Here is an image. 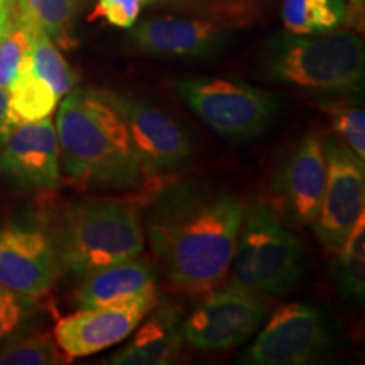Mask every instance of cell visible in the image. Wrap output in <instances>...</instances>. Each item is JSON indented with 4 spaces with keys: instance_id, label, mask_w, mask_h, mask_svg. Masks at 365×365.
I'll use <instances>...</instances> for the list:
<instances>
[{
    "instance_id": "cell-29",
    "label": "cell",
    "mask_w": 365,
    "mask_h": 365,
    "mask_svg": "<svg viewBox=\"0 0 365 365\" xmlns=\"http://www.w3.org/2000/svg\"><path fill=\"white\" fill-rule=\"evenodd\" d=\"M14 17H16V4L0 2V39L6 36L9 27L12 26Z\"/></svg>"
},
{
    "instance_id": "cell-18",
    "label": "cell",
    "mask_w": 365,
    "mask_h": 365,
    "mask_svg": "<svg viewBox=\"0 0 365 365\" xmlns=\"http://www.w3.org/2000/svg\"><path fill=\"white\" fill-rule=\"evenodd\" d=\"M9 118L12 127L49 117L58 107L59 97L51 86L36 75L29 51L22 58L19 70L9 86Z\"/></svg>"
},
{
    "instance_id": "cell-3",
    "label": "cell",
    "mask_w": 365,
    "mask_h": 365,
    "mask_svg": "<svg viewBox=\"0 0 365 365\" xmlns=\"http://www.w3.org/2000/svg\"><path fill=\"white\" fill-rule=\"evenodd\" d=\"M364 41L352 31L317 38L277 34L262 46V78L322 93L357 95L364 83Z\"/></svg>"
},
{
    "instance_id": "cell-2",
    "label": "cell",
    "mask_w": 365,
    "mask_h": 365,
    "mask_svg": "<svg viewBox=\"0 0 365 365\" xmlns=\"http://www.w3.org/2000/svg\"><path fill=\"white\" fill-rule=\"evenodd\" d=\"M54 129L59 164L70 180L108 190H134L148 181L125 122L105 90L68 91Z\"/></svg>"
},
{
    "instance_id": "cell-1",
    "label": "cell",
    "mask_w": 365,
    "mask_h": 365,
    "mask_svg": "<svg viewBox=\"0 0 365 365\" xmlns=\"http://www.w3.org/2000/svg\"><path fill=\"white\" fill-rule=\"evenodd\" d=\"M244 213L237 196L203 182H175L158 193L145 232L168 279L193 294L220 286L232 267Z\"/></svg>"
},
{
    "instance_id": "cell-26",
    "label": "cell",
    "mask_w": 365,
    "mask_h": 365,
    "mask_svg": "<svg viewBox=\"0 0 365 365\" xmlns=\"http://www.w3.org/2000/svg\"><path fill=\"white\" fill-rule=\"evenodd\" d=\"M29 33L24 26L14 17L12 26L0 39V86L9 90V86L16 78L22 58L29 51Z\"/></svg>"
},
{
    "instance_id": "cell-30",
    "label": "cell",
    "mask_w": 365,
    "mask_h": 365,
    "mask_svg": "<svg viewBox=\"0 0 365 365\" xmlns=\"http://www.w3.org/2000/svg\"><path fill=\"white\" fill-rule=\"evenodd\" d=\"M362 11H364V0H350L349 14L352 12L355 17H357V16L362 17Z\"/></svg>"
},
{
    "instance_id": "cell-7",
    "label": "cell",
    "mask_w": 365,
    "mask_h": 365,
    "mask_svg": "<svg viewBox=\"0 0 365 365\" xmlns=\"http://www.w3.org/2000/svg\"><path fill=\"white\" fill-rule=\"evenodd\" d=\"M269 312L267 296L232 281L208 291L181 322L182 339L200 350H228L247 341Z\"/></svg>"
},
{
    "instance_id": "cell-15",
    "label": "cell",
    "mask_w": 365,
    "mask_h": 365,
    "mask_svg": "<svg viewBox=\"0 0 365 365\" xmlns=\"http://www.w3.org/2000/svg\"><path fill=\"white\" fill-rule=\"evenodd\" d=\"M0 176L26 191L56 188L61 181V164L51 118L14 127L0 149Z\"/></svg>"
},
{
    "instance_id": "cell-11",
    "label": "cell",
    "mask_w": 365,
    "mask_h": 365,
    "mask_svg": "<svg viewBox=\"0 0 365 365\" xmlns=\"http://www.w3.org/2000/svg\"><path fill=\"white\" fill-rule=\"evenodd\" d=\"M156 304L158 287H154L117 303L80 308L58 319L53 336L70 360L88 357L129 339Z\"/></svg>"
},
{
    "instance_id": "cell-25",
    "label": "cell",
    "mask_w": 365,
    "mask_h": 365,
    "mask_svg": "<svg viewBox=\"0 0 365 365\" xmlns=\"http://www.w3.org/2000/svg\"><path fill=\"white\" fill-rule=\"evenodd\" d=\"M325 112L331 120L335 134L360 159L365 161V113L359 105L333 102L325 105Z\"/></svg>"
},
{
    "instance_id": "cell-23",
    "label": "cell",
    "mask_w": 365,
    "mask_h": 365,
    "mask_svg": "<svg viewBox=\"0 0 365 365\" xmlns=\"http://www.w3.org/2000/svg\"><path fill=\"white\" fill-rule=\"evenodd\" d=\"M70 357L49 333H24L0 346V365H59Z\"/></svg>"
},
{
    "instance_id": "cell-22",
    "label": "cell",
    "mask_w": 365,
    "mask_h": 365,
    "mask_svg": "<svg viewBox=\"0 0 365 365\" xmlns=\"http://www.w3.org/2000/svg\"><path fill=\"white\" fill-rule=\"evenodd\" d=\"M21 24L29 33V56L36 75H39L46 83L51 86L59 98L65 97L76 83V76L71 66L68 65V61L58 49V46L54 44V41L43 29L24 24V22H21Z\"/></svg>"
},
{
    "instance_id": "cell-16",
    "label": "cell",
    "mask_w": 365,
    "mask_h": 365,
    "mask_svg": "<svg viewBox=\"0 0 365 365\" xmlns=\"http://www.w3.org/2000/svg\"><path fill=\"white\" fill-rule=\"evenodd\" d=\"M181 322L173 308H153L130 333L125 346L107 360L113 365H168L176 362L182 349Z\"/></svg>"
},
{
    "instance_id": "cell-27",
    "label": "cell",
    "mask_w": 365,
    "mask_h": 365,
    "mask_svg": "<svg viewBox=\"0 0 365 365\" xmlns=\"http://www.w3.org/2000/svg\"><path fill=\"white\" fill-rule=\"evenodd\" d=\"M143 6L144 0H97L91 19L100 17L115 27L130 29L139 19Z\"/></svg>"
},
{
    "instance_id": "cell-4",
    "label": "cell",
    "mask_w": 365,
    "mask_h": 365,
    "mask_svg": "<svg viewBox=\"0 0 365 365\" xmlns=\"http://www.w3.org/2000/svg\"><path fill=\"white\" fill-rule=\"evenodd\" d=\"M49 235L61 271L76 277L129 261L144 250V230L135 210L110 200L71 205Z\"/></svg>"
},
{
    "instance_id": "cell-13",
    "label": "cell",
    "mask_w": 365,
    "mask_h": 365,
    "mask_svg": "<svg viewBox=\"0 0 365 365\" xmlns=\"http://www.w3.org/2000/svg\"><path fill=\"white\" fill-rule=\"evenodd\" d=\"M61 272L48 230L24 223L0 227V286L41 298Z\"/></svg>"
},
{
    "instance_id": "cell-17",
    "label": "cell",
    "mask_w": 365,
    "mask_h": 365,
    "mask_svg": "<svg viewBox=\"0 0 365 365\" xmlns=\"http://www.w3.org/2000/svg\"><path fill=\"white\" fill-rule=\"evenodd\" d=\"M154 287H158V269L149 257L139 254L83 276L75 289V301L80 308L100 307L129 299Z\"/></svg>"
},
{
    "instance_id": "cell-21",
    "label": "cell",
    "mask_w": 365,
    "mask_h": 365,
    "mask_svg": "<svg viewBox=\"0 0 365 365\" xmlns=\"http://www.w3.org/2000/svg\"><path fill=\"white\" fill-rule=\"evenodd\" d=\"M333 276L345 299L362 303L365 294V222L364 213L335 254Z\"/></svg>"
},
{
    "instance_id": "cell-14",
    "label": "cell",
    "mask_w": 365,
    "mask_h": 365,
    "mask_svg": "<svg viewBox=\"0 0 365 365\" xmlns=\"http://www.w3.org/2000/svg\"><path fill=\"white\" fill-rule=\"evenodd\" d=\"M130 46L163 59H200L220 53L230 41V26L205 17L161 16L130 27Z\"/></svg>"
},
{
    "instance_id": "cell-5",
    "label": "cell",
    "mask_w": 365,
    "mask_h": 365,
    "mask_svg": "<svg viewBox=\"0 0 365 365\" xmlns=\"http://www.w3.org/2000/svg\"><path fill=\"white\" fill-rule=\"evenodd\" d=\"M232 267L239 284L266 296H286L303 281L308 255L271 205L254 203L245 208Z\"/></svg>"
},
{
    "instance_id": "cell-20",
    "label": "cell",
    "mask_w": 365,
    "mask_h": 365,
    "mask_svg": "<svg viewBox=\"0 0 365 365\" xmlns=\"http://www.w3.org/2000/svg\"><path fill=\"white\" fill-rule=\"evenodd\" d=\"M76 0H16V17L21 22L43 29L61 48L75 46L73 24Z\"/></svg>"
},
{
    "instance_id": "cell-9",
    "label": "cell",
    "mask_w": 365,
    "mask_h": 365,
    "mask_svg": "<svg viewBox=\"0 0 365 365\" xmlns=\"http://www.w3.org/2000/svg\"><path fill=\"white\" fill-rule=\"evenodd\" d=\"M105 93L125 122L145 180H166L188 168L193 144L175 118L140 98Z\"/></svg>"
},
{
    "instance_id": "cell-6",
    "label": "cell",
    "mask_w": 365,
    "mask_h": 365,
    "mask_svg": "<svg viewBox=\"0 0 365 365\" xmlns=\"http://www.w3.org/2000/svg\"><path fill=\"white\" fill-rule=\"evenodd\" d=\"M175 90L181 102L213 132L228 140L261 135L279 110L271 91L242 81L222 78H182Z\"/></svg>"
},
{
    "instance_id": "cell-24",
    "label": "cell",
    "mask_w": 365,
    "mask_h": 365,
    "mask_svg": "<svg viewBox=\"0 0 365 365\" xmlns=\"http://www.w3.org/2000/svg\"><path fill=\"white\" fill-rule=\"evenodd\" d=\"M38 299L0 286V346L29 333L41 314Z\"/></svg>"
},
{
    "instance_id": "cell-31",
    "label": "cell",
    "mask_w": 365,
    "mask_h": 365,
    "mask_svg": "<svg viewBox=\"0 0 365 365\" xmlns=\"http://www.w3.org/2000/svg\"><path fill=\"white\" fill-rule=\"evenodd\" d=\"M158 2H163V0H144V4H158Z\"/></svg>"
},
{
    "instance_id": "cell-12",
    "label": "cell",
    "mask_w": 365,
    "mask_h": 365,
    "mask_svg": "<svg viewBox=\"0 0 365 365\" xmlns=\"http://www.w3.org/2000/svg\"><path fill=\"white\" fill-rule=\"evenodd\" d=\"M325 185L323 135L309 132L287 150L274 173L271 207L296 225H309L319 213Z\"/></svg>"
},
{
    "instance_id": "cell-32",
    "label": "cell",
    "mask_w": 365,
    "mask_h": 365,
    "mask_svg": "<svg viewBox=\"0 0 365 365\" xmlns=\"http://www.w3.org/2000/svg\"><path fill=\"white\" fill-rule=\"evenodd\" d=\"M0 2H12V4H16V0H0Z\"/></svg>"
},
{
    "instance_id": "cell-28",
    "label": "cell",
    "mask_w": 365,
    "mask_h": 365,
    "mask_svg": "<svg viewBox=\"0 0 365 365\" xmlns=\"http://www.w3.org/2000/svg\"><path fill=\"white\" fill-rule=\"evenodd\" d=\"M11 118H9V93L6 88L0 86V149L12 132Z\"/></svg>"
},
{
    "instance_id": "cell-19",
    "label": "cell",
    "mask_w": 365,
    "mask_h": 365,
    "mask_svg": "<svg viewBox=\"0 0 365 365\" xmlns=\"http://www.w3.org/2000/svg\"><path fill=\"white\" fill-rule=\"evenodd\" d=\"M349 19L345 0H282L286 33L313 36L333 33Z\"/></svg>"
},
{
    "instance_id": "cell-10",
    "label": "cell",
    "mask_w": 365,
    "mask_h": 365,
    "mask_svg": "<svg viewBox=\"0 0 365 365\" xmlns=\"http://www.w3.org/2000/svg\"><path fill=\"white\" fill-rule=\"evenodd\" d=\"M327 185L322 207L314 218V234L328 252L335 254L364 213L365 166L336 135L323 137Z\"/></svg>"
},
{
    "instance_id": "cell-8",
    "label": "cell",
    "mask_w": 365,
    "mask_h": 365,
    "mask_svg": "<svg viewBox=\"0 0 365 365\" xmlns=\"http://www.w3.org/2000/svg\"><path fill=\"white\" fill-rule=\"evenodd\" d=\"M333 346V328L322 309L307 303L277 308L242 355L249 365H304L317 362Z\"/></svg>"
}]
</instances>
